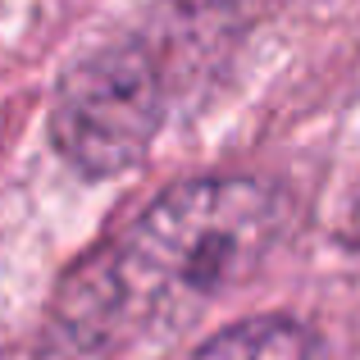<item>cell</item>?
<instances>
[{"label":"cell","instance_id":"cell-4","mask_svg":"<svg viewBox=\"0 0 360 360\" xmlns=\"http://www.w3.org/2000/svg\"><path fill=\"white\" fill-rule=\"evenodd\" d=\"M342 238L360 251V183H356V192H352V205H347V219H342Z\"/></svg>","mask_w":360,"mask_h":360},{"label":"cell","instance_id":"cell-3","mask_svg":"<svg viewBox=\"0 0 360 360\" xmlns=\"http://www.w3.org/2000/svg\"><path fill=\"white\" fill-rule=\"evenodd\" d=\"M187 360H324V347L292 315H251L205 338Z\"/></svg>","mask_w":360,"mask_h":360},{"label":"cell","instance_id":"cell-2","mask_svg":"<svg viewBox=\"0 0 360 360\" xmlns=\"http://www.w3.org/2000/svg\"><path fill=\"white\" fill-rule=\"evenodd\" d=\"M174 110V64L146 32L115 37L64 69L51 101V146L82 178H119L146 160Z\"/></svg>","mask_w":360,"mask_h":360},{"label":"cell","instance_id":"cell-1","mask_svg":"<svg viewBox=\"0 0 360 360\" xmlns=\"http://www.w3.org/2000/svg\"><path fill=\"white\" fill-rule=\"evenodd\" d=\"M288 219L274 183L201 174L165 187L55 288L37 360H119L192 324L264 264Z\"/></svg>","mask_w":360,"mask_h":360}]
</instances>
